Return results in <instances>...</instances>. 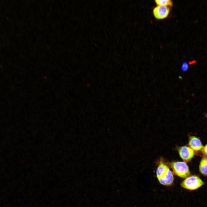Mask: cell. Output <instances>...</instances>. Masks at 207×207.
Listing matches in <instances>:
<instances>
[{
	"instance_id": "9c48e42d",
	"label": "cell",
	"mask_w": 207,
	"mask_h": 207,
	"mask_svg": "<svg viewBox=\"0 0 207 207\" xmlns=\"http://www.w3.org/2000/svg\"><path fill=\"white\" fill-rule=\"evenodd\" d=\"M155 2L157 5L172 7L173 3L170 0H156Z\"/></svg>"
},
{
	"instance_id": "6da1fadb",
	"label": "cell",
	"mask_w": 207,
	"mask_h": 207,
	"mask_svg": "<svg viewBox=\"0 0 207 207\" xmlns=\"http://www.w3.org/2000/svg\"><path fill=\"white\" fill-rule=\"evenodd\" d=\"M173 173L175 175L185 178L190 175L189 167L186 162L181 161H173L170 163Z\"/></svg>"
},
{
	"instance_id": "8fae6325",
	"label": "cell",
	"mask_w": 207,
	"mask_h": 207,
	"mask_svg": "<svg viewBox=\"0 0 207 207\" xmlns=\"http://www.w3.org/2000/svg\"><path fill=\"white\" fill-rule=\"evenodd\" d=\"M202 150L204 154L207 157V144L203 147Z\"/></svg>"
},
{
	"instance_id": "ba28073f",
	"label": "cell",
	"mask_w": 207,
	"mask_h": 207,
	"mask_svg": "<svg viewBox=\"0 0 207 207\" xmlns=\"http://www.w3.org/2000/svg\"><path fill=\"white\" fill-rule=\"evenodd\" d=\"M199 170L203 175L207 176V157H203L199 165Z\"/></svg>"
},
{
	"instance_id": "5b68a950",
	"label": "cell",
	"mask_w": 207,
	"mask_h": 207,
	"mask_svg": "<svg viewBox=\"0 0 207 207\" xmlns=\"http://www.w3.org/2000/svg\"><path fill=\"white\" fill-rule=\"evenodd\" d=\"M188 145L194 151L197 152L202 151L204 147L200 139L195 136L189 137Z\"/></svg>"
},
{
	"instance_id": "30bf717a",
	"label": "cell",
	"mask_w": 207,
	"mask_h": 207,
	"mask_svg": "<svg viewBox=\"0 0 207 207\" xmlns=\"http://www.w3.org/2000/svg\"><path fill=\"white\" fill-rule=\"evenodd\" d=\"M189 69L188 63L186 62H184L181 67V69L183 72L187 71Z\"/></svg>"
},
{
	"instance_id": "277c9868",
	"label": "cell",
	"mask_w": 207,
	"mask_h": 207,
	"mask_svg": "<svg viewBox=\"0 0 207 207\" xmlns=\"http://www.w3.org/2000/svg\"><path fill=\"white\" fill-rule=\"evenodd\" d=\"M170 12L168 7L157 5L153 10V14L156 19L162 20L166 18L168 16Z\"/></svg>"
},
{
	"instance_id": "8992f818",
	"label": "cell",
	"mask_w": 207,
	"mask_h": 207,
	"mask_svg": "<svg viewBox=\"0 0 207 207\" xmlns=\"http://www.w3.org/2000/svg\"><path fill=\"white\" fill-rule=\"evenodd\" d=\"M158 179L162 185L167 186L170 185L172 184L174 181L173 174L169 168L165 174Z\"/></svg>"
},
{
	"instance_id": "52a82bcc",
	"label": "cell",
	"mask_w": 207,
	"mask_h": 207,
	"mask_svg": "<svg viewBox=\"0 0 207 207\" xmlns=\"http://www.w3.org/2000/svg\"><path fill=\"white\" fill-rule=\"evenodd\" d=\"M169 168L168 166L162 160H161L156 171L158 179L163 176Z\"/></svg>"
},
{
	"instance_id": "7c38bea8",
	"label": "cell",
	"mask_w": 207,
	"mask_h": 207,
	"mask_svg": "<svg viewBox=\"0 0 207 207\" xmlns=\"http://www.w3.org/2000/svg\"><path fill=\"white\" fill-rule=\"evenodd\" d=\"M197 61L196 60H193L189 62V65L192 64L196 62Z\"/></svg>"
},
{
	"instance_id": "3957f363",
	"label": "cell",
	"mask_w": 207,
	"mask_h": 207,
	"mask_svg": "<svg viewBox=\"0 0 207 207\" xmlns=\"http://www.w3.org/2000/svg\"><path fill=\"white\" fill-rule=\"evenodd\" d=\"M177 149L180 157L185 162L191 161L195 155V151L187 146L179 147Z\"/></svg>"
},
{
	"instance_id": "7a4b0ae2",
	"label": "cell",
	"mask_w": 207,
	"mask_h": 207,
	"mask_svg": "<svg viewBox=\"0 0 207 207\" xmlns=\"http://www.w3.org/2000/svg\"><path fill=\"white\" fill-rule=\"evenodd\" d=\"M204 184V182L198 176L191 175L185 178L181 182V185L183 188L192 191L199 189Z\"/></svg>"
}]
</instances>
